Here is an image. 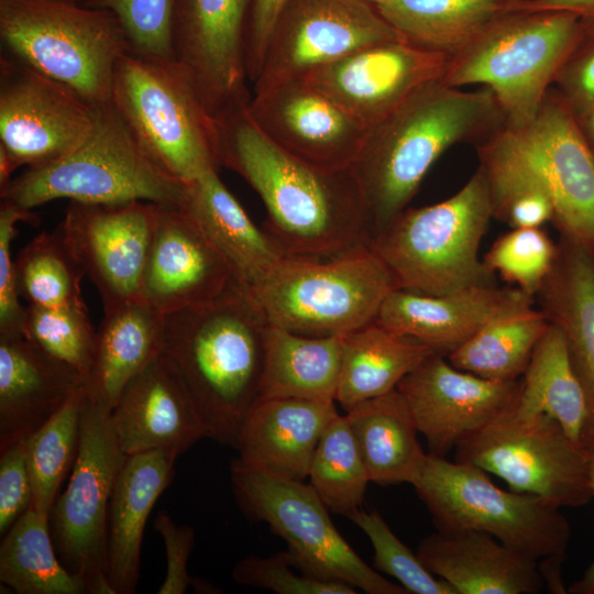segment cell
I'll return each instance as SVG.
<instances>
[{"instance_id":"obj_2","label":"cell","mask_w":594,"mask_h":594,"mask_svg":"<svg viewBox=\"0 0 594 594\" xmlns=\"http://www.w3.org/2000/svg\"><path fill=\"white\" fill-rule=\"evenodd\" d=\"M504 127L491 89L463 91L441 79L419 88L370 125L350 169L374 238L408 208L426 174L448 148L461 142L480 144Z\"/></svg>"},{"instance_id":"obj_9","label":"cell","mask_w":594,"mask_h":594,"mask_svg":"<svg viewBox=\"0 0 594 594\" xmlns=\"http://www.w3.org/2000/svg\"><path fill=\"white\" fill-rule=\"evenodd\" d=\"M396 288L381 257L362 246L333 257L287 255L250 293L270 326L332 337L374 322Z\"/></svg>"},{"instance_id":"obj_49","label":"cell","mask_w":594,"mask_h":594,"mask_svg":"<svg viewBox=\"0 0 594 594\" xmlns=\"http://www.w3.org/2000/svg\"><path fill=\"white\" fill-rule=\"evenodd\" d=\"M32 486L28 464L26 439L0 450V534L30 507Z\"/></svg>"},{"instance_id":"obj_58","label":"cell","mask_w":594,"mask_h":594,"mask_svg":"<svg viewBox=\"0 0 594 594\" xmlns=\"http://www.w3.org/2000/svg\"><path fill=\"white\" fill-rule=\"evenodd\" d=\"M362 1H365V2H369V3H372V4H376L377 2H380L382 0H362Z\"/></svg>"},{"instance_id":"obj_6","label":"cell","mask_w":594,"mask_h":594,"mask_svg":"<svg viewBox=\"0 0 594 594\" xmlns=\"http://www.w3.org/2000/svg\"><path fill=\"white\" fill-rule=\"evenodd\" d=\"M492 218L488 182L480 165L451 197L406 208L373 239L371 248L398 288L440 296L493 284L495 275L479 254Z\"/></svg>"},{"instance_id":"obj_3","label":"cell","mask_w":594,"mask_h":594,"mask_svg":"<svg viewBox=\"0 0 594 594\" xmlns=\"http://www.w3.org/2000/svg\"><path fill=\"white\" fill-rule=\"evenodd\" d=\"M267 327L256 300L237 280L207 304L165 315L163 354L208 438L234 449L260 398Z\"/></svg>"},{"instance_id":"obj_25","label":"cell","mask_w":594,"mask_h":594,"mask_svg":"<svg viewBox=\"0 0 594 594\" xmlns=\"http://www.w3.org/2000/svg\"><path fill=\"white\" fill-rule=\"evenodd\" d=\"M417 554L457 594H537L544 587L539 560L483 531H439Z\"/></svg>"},{"instance_id":"obj_59","label":"cell","mask_w":594,"mask_h":594,"mask_svg":"<svg viewBox=\"0 0 594 594\" xmlns=\"http://www.w3.org/2000/svg\"><path fill=\"white\" fill-rule=\"evenodd\" d=\"M72 1H76V2H80V3H85V2H87V1H89V0H72Z\"/></svg>"},{"instance_id":"obj_44","label":"cell","mask_w":594,"mask_h":594,"mask_svg":"<svg viewBox=\"0 0 594 594\" xmlns=\"http://www.w3.org/2000/svg\"><path fill=\"white\" fill-rule=\"evenodd\" d=\"M557 256V243L541 228H512L488 249L483 263L493 275L535 297L548 278Z\"/></svg>"},{"instance_id":"obj_52","label":"cell","mask_w":594,"mask_h":594,"mask_svg":"<svg viewBox=\"0 0 594 594\" xmlns=\"http://www.w3.org/2000/svg\"><path fill=\"white\" fill-rule=\"evenodd\" d=\"M287 0H251L246 31V69L253 82L260 74L275 21Z\"/></svg>"},{"instance_id":"obj_54","label":"cell","mask_w":594,"mask_h":594,"mask_svg":"<svg viewBox=\"0 0 594 594\" xmlns=\"http://www.w3.org/2000/svg\"><path fill=\"white\" fill-rule=\"evenodd\" d=\"M565 556H551L539 560V570L544 587L554 594L568 593L562 580V563Z\"/></svg>"},{"instance_id":"obj_7","label":"cell","mask_w":594,"mask_h":594,"mask_svg":"<svg viewBox=\"0 0 594 594\" xmlns=\"http://www.w3.org/2000/svg\"><path fill=\"white\" fill-rule=\"evenodd\" d=\"M110 102L148 157L174 179L189 185L221 166L217 120L176 58L129 51L117 64Z\"/></svg>"},{"instance_id":"obj_15","label":"cell","mask_w":594,"mask_h":594,"mask_svg":"<svg viewBox=\"0 0 594 594\" xmlns=\"http://www.w3.org/2000/svg\"><path fill=\"white\" fill-rule=\"evenodd\" d=\"M95 107L14 57L0 59V151L14 170L51 163L90 131Z\"/></svg>"},{"instance_id":"obj_41","label":"cell","mask_w":594,"mask_h":594,"mask_svg":"<svg viewBox=\"0 0 594 594\" xmlns=\"http://www.w3.org/2000/svg\"><path fill=\"white\" fill-rule=\"evenodd\" d=\"M86 399L80 386L54 416L26 439L32 486L30 507L41 513L51 514L59 486L73 469Z\"/></svg>"},{"instance_id":"obj_50","label":"cell","mask_w":594,"mask_h":594,"mask_svg":"<svg viewBox=\"0 0 594 594\" xmlns=\"http://www.w3.org/2000/svg\"><path fill=\"white\" fill-rule=\"evenodd\" d=\"M154 528L163 539L167 563L157 594H184L193 584L187 563L195 543L194 529L177 525L165 512L157 514Z\"/></svg>"},{"instance_id":"obj_53","label":"cell","mask_w":594,"mask_h":594,"mask_svg":"<svg viewBox=\"0 0 594 594\" xmlns=\"http://www.w3.org/2000/svg\"><path fill=\"white\" fill-rule=\"evenodd\" d=\"M513 10H559L568 11L583 19L594 20V0H532L510 3Z\"/></svg>"},{"instance_id":"obj_40","label":"cell","mask_w":594,"mask_h":594,"mask_svg":"<svg viewBox=\"0 0 594 594\" xmlns=\"http://www.w3.org/2000/svg\"><path fill=\"white\" fill-rule=\"evenodd\" d=\"M308 479L332 513L350 519L361 509L370 479L344 415L338 413L324 428Z\"/></svg>"},{"instance_id":"obj_31","label":"cell","mask_w":594,"mask_h":594,"mask_svg":"<svg viewBox=\"0 0 594 594\" xmlns=\"http://www.w3.org/2000/svg\"><path fill=\"white\" fill-rule=\"evenodd\" d=\"M537 297L564 336L594 422V253L560 237L553 267Z\"/></svg>"},{"instance_id":"obj_38","label":"cell","mask_w":594,"mask_h":594,"mask_svg":"<svg viewBox=\"0 0 594 594\" xmlns=\"http://www.w3.org/2000/svg\"><path fill=\"white\" fill-rule=\"evenodd\" d=\"M488 182L493 218L510 228H541L554 216L550 193L515 147L506 128L477 144Z\"/></svg>"},{"instance_id":"obj_36","label":"cell","mask_w":594,"mask_h":594,"mask_svg":"<svg viewBox=\"0 0 594 594\" xmlns=\"http://www.w3.org/2000/svg\"><path fill=\"white\" fill-rule=\"evenodd\" d=\"M506 0H382L375 8L407 42L453 57L496 19Z\"/></svg>"},{"instance_id":"obj_30","label":"cell","mask_w":594,"mask_h":594,"mask_svg":"<svg viewBox=\"0 0 594 594\" xmlns=\"http://www.w3.org/2000/svg\"><path fill=\"white\" fill-rule=\"evenodd\" d=\"M165 315L143 300L103 312L84 377L86 397L111 413L125 386L163 353Z\"/></svg>"},{"instance_id":"obj_27","label":"cell","mask_w":594,"mask_h":594,"mask_svg":"<svg viewBox=\"0 0 594 594\" xmlns=\"http://www.w3.org/2000/svg\"><path fill=\"white\" fill-rule=\"evenodd\" d=\"M82 383L22 336L0 337V450L32 436Z\"/></svg>"},{"instance_id":"obj_19","label":"cell","mask_w":594,"mask_h":594,"mask_svg":"<svg viewBox=\"0 0 594 594\" xmlns=\"http://www.w3.org/2000/svg\"><path fill=\"white\" fill-rule=\"evenodd\" d=\"M396 389L425 437L428 453L446 458L468 437L515 406L520 380H487L432 353Z\"/></svg>"},{"instance_id":"obj_20","label":"cell","mask_w":594,"mask_h":594,"mask_svg":"<svg viewBox=\"0 0 594 594\" xmlns=\"http://www.w3.org/2000/svg\"><path fill=\"white\" fill-rule=\"evenodd\" d=\"M246 111L290 155L319 168H350L369 127L304 78L252 94Z\"/></svg>"},{"instance_id":"obj_48","label":"cell","mask_w":594,"mask_h":594,"mask_svg":"<svg viewBox=\"0 0 594 594\" xmlns=\"http://www.w3.org/2000/svg\"><path fill=\"white\" fill-rule=\"evenodd\" d=\"M38 222L32 210L2 201L0 205V337L21 336L25 307L20 301L12 242L16 223Z\"/></svg>"},{"instance_id":"obj_16","label":"cell","mask_w":594,"mask_h":594,"mask_svg":"<svg viewBox=\"0 0 594 594\" xmlns=\"http://www.w3.org/2000/svg\"><path fill=\"white\" fill-rule=\"evenodd\" d=\"M155 219L152 202H69L56 230L98 290L103 312L141 300Z\"/></svg>"},{"instance_id":"obj_47","label":"cell","mask_w":594,"mask_h":594,"mask_svg":"<svg viewBox=\"0 0 594 594\" xmlns=\"http://www.w3.org/2000/svg\"><path fill=\"white\" fill-rule=\"evenodd\" d=\"M176 0H89L84 4L113 13L131 52L154 58L175 57L173 15Z\"/></svg>"},{"instance_id":"obj_39","label":"cell","mask_w":594,"mask_h":594,"mask_svg":"<svg viewBox=\"0 0 594 594\" xmlns=\"http://www.w3.org/2000/svg\"><path fill=\"white\" fill-rule=\"evenodd\" d=\"M549 320L531 306L494 319L447 356L457 369L493 381H518L526 372Z\"/></svg>"},{"instance_id":"obj_55","label":"cell","mask_w":594,"mask_h":594,"mask_svg":"<svg viewBox=\"0 0 594 594\" xmlns=\"http://www.w3.org/2000/svg\"><path fill=\"white\" fill-rule=\"evenodd\" d=\"M591 481L594 492V447L587 452ZM568 593L572 594H594V559L590 566L584 572L583 576L575 581L569 588Z\"/></svg>"},{"instance_id":"obj_34","label":"cell","mask_w":594,"mask_h":594,"mask_svg":"<svg viewBox=\"0 0 594 594\" xmlns=\"http://www.w3.org/2000/svg\"><path fill=\"white\" fill-rule=\"evenodd\" d=\"M342 358L336 403L344 411L397 388L433 352L375 321L341 336Z\"/></svg>"},{"instance_id":"obj_45","label":"cell","mask_w":594,"mask_h":594,"mask_svg":"<svg viewBox=\"0 0 594 594\" xmlns=\"http://www.w3.org/2000/svg\"><path fill=\"white\" fill-rule=\"evenodd\" d=\"M350 520L370 539L374 569L394 578L408 594H457L448 582L431 573L418 554L399 540L377 510L361 508Z\"/></svg>"},{"instance_id":"obj_12","label":"cell","mask_w":594,"mask_h":594,"mask_svg":"<svg viewBox=\"0 0 594 594\" xmlns=\"http://www.w3.org/2000/svg\"><path fill=\"white\" fill-rule=\"evenodd\" d=\"M231 484L241 510L267 524L320 575L369 594H408L360 558L339 534L310 484L275 477L238 460L231 465Z\"/></svg>"},{"instance_id":"obj_23","label":"cell","mask_w":594,"mask_h":594,"mask_svg":"<svg viewBox=\"0 0 594 594\" xmlns=\"http://www.w3.org/2000/svg\"><path fill=\"white\" fill-rule=\"evenodd\" d=\"M531 305L532 297L495 283L440 296L396 288L385 298L375 322L448 356L494 319Z\"/></svg>"},{"instance_id":"obj_28","label":"cell","mask_w":594,"mask_h":594,"mask_svg":"<svg viewBox=\"0 0 594 594\" xmlns=\"http://www.w3.org/2000/svg\"><path fill=\"white\" fill-rule=\"evenodd\" d=\"M230 265L234 279L257 287L287 256L279 244L250 219L243 207L211 170L187 185L182 205Z\"/></svg>"},{"instance_id":"obj_4","label":"cell","mask_w":594,"mask_h":594,"mask_svg":"<svg viewBox=\"0 0 594 594\" xmlns=\"http://www.w3.org/2000/svg\"><path fill=\"white\" fill-rule=\"evenodd\" d=\"M582 40V19L572 12L512 9L449 59L441 80L457 88L487 87L505 127L518 131L536 119L550 85Z\"/></svg>"},{"instance_id":"obj_43","label":"cell","mask_w":594,"mask_h":594,"mask_svg":"<svg viewBox=\"0 0 594 594\" xmlns=\"http://www.w3.org/2000/svg\"><path fill=\"white\" fill-rule=\"evenodd\" d=\"M96 333L86 306H25L21 336L84 377L94 356Z\"/></svg>"},{"instance_id":"obj_51","label":"cell","mask_w":594,"mask_h":594,"mask_svg":"<svg viewBox=\"0 0 594 594\" xmlns=\"http://www.w3.org/2000/svg\"><path fill=\"white\" fill-rule=\"evenodd\" d=\"M579 45L556 78L559 94L576 117L594 107V38L583 47Z\"/></svg>"},{"instance_id":"obj_29","label":"cell","mask_w":594,"mask_h":594,"mask_svg":"<svg viewBox=\"0 0 594 594\" xmlns=\"http://www.w3.org/2000/svg\"><path fill=\"white\" fill-rule=\"evenodd\" d=\"M176 459L162 450L141 452L127 455L119 470L108 513V576L116 594L135 592L145 525Z\"/></svg>"},{"instance_id":"obj_22","label":"cell","mask_w":594,"mask_h":594,"mask_svg":"<svg viewBox=\"0 0 594 594\" xmlns=\"http://www.w3.org/2000/svg\"><path fill=\"white\" fill-rule=\"evenodd\" d=\"M233 282L226 258L186 211L156 205L141 300L167 315L207 304Z\"/></svg>"},{"instance_id":"obj_56","label":"cell","mask_w":594,"mask_h":594,"mask_svg":"<svg viewBox=\"0 0 594 594\" xmlns=\"http://www.w3.org/2000/svg\"><path fill=\"white\" fill-rule=\"evenodd\" d=\"M583 117L586 119L587 128H590V132L594 140V107L583 114Z\"/></svg>"},{"instance_id":"obj_57","label":"cell","mask_w":594,"mask_h":594,"mask_svg":"<svg viewBox=\"0 0 594 594\" xmlns=\"http://www.w3.org/2000/svg\"><path fill=\"white\" fill-rule=\"evenodd\" d=\"M510 3H520V2H528V1H532V0H506Z\"/></svg>"},{"instance_id":"obj_37","label":"cell","mask_w":594,"mask_h":594,"mask_svg":"<svg viewBox=\"0 0 594 594\" xmlns=\"http://www.w3.org/2000/svg\"><path fill=\"white\" fill-rule=\"evenodd\" d=\"M50 515L32 507L4 534L0 581L19 594H88L82 576L57 560L48 534Z\"/></svg>"},{"instance_id":"obj_26","label":"cell","mask_w":594,"mask_h":594,"mask_svg":"<svg viewBox=\"0 0 594 594\" xmlns=\"http://www.w3.org/2000/svg\"><path fill=\"white\" fill-rule=\"evenodd\" d=\"M337 414L334 400L260 399L239 435L237 460L275 477L304 482L319 439Z\"/></svg>"},{"instance_id":"obj_33","label":"cell","mask_w":594,"mask_h":594,"mask_svg":"<svg viewBox=\"0 0 594 594\" xmlns=\"http://www.w3.org/2000/svg\"><path fill=\"white\" fill-rule=\"evenodd\" d=\"M514 409L525 416L554 419L586 453L594 447V422L585 394L572 367L564 336L551 322L520 378Z\"/></svg>"},{"instance_id":"obj_10","label":"cell","mask_w":594,"mask_h":594,"mask_svg":"<svg viewBox=\"0 0 594 594\" xmlns=\"http://www.w3.org/2000/svg\"><path fill=\"white\" fill-rule=\"evenodd\" d=\"M439 531H483L537 560L565 556L571 528L544 499L497 487L484 470L429 454L413 484Z\"/></svg>"},{"instance_id":"obj_42","label":"cell","mask_w":594,"mask_h":594,"mask_svg":"<svg viewBox=\"0 0 594 594\" xmlns=\"http://www.w3.org/2000/svg\"><path fill=\"white\" fill-rule=\"evenodd\" d=\"M14 263L19 295L28 305L86 306L80 287L85 274L56 229L33 238Z\"/></svg>"},{"instance_id":"obj_35","label":"cell","mask_w":594,"mask_h":594,"mask_svg":"<svg viewBox=\"0 0 594 594\" xmlns=\"http://www.w3.org/2000/svg\"><path fill=\"white\" fill-rule=\"evenodd\" d=\"M341 358V336L308 337L268 324L258 400L336 402Z\"/></svg>"},{"instance_id":"obj_5","label":"cell","mask_w":594,"mask_h":594,"mask_svg":"<svg viewBox=\"0 0 594 594\" xmlns=\"http://www.w3.org/2000/svg\"><path fill=\"white\" fill-rule=\"evenodd\" d=\"M186 188L148 157L109 102L95 107L92 127L76 147L51 163L29 167L0 188V198L29 210L57 199L180 206Z\"/></svg>"},{"instance_id":"obj_18","label":"cell","mask_w":594,"mask_h":594,"mask_svg":"<svg viewBox=\"0 0 594 594\" xmlns=\"http://www.w3.org/2000/svg\"><path fill=\"white\" fill-rule=\"evenodd\" d=\"M251 0H176L173 44L217 120L246 107V31Z\"/></svg>"},{"instance_id":"obj_8","label":"cell","mask_w":594,"mask_h":594,"mask_svg":"<svg viewBox=\"0 0 594 594\" xmlns=\"http://www.w3.org/2000/svg\"><path fill=\"white\" fill-rule=\"evenodd\" d=\"M0 38L11 57L92 107L110 102L117 64L131 51L113 13L72 0H0Z\"/></svg>"},{"instance_id":"obj_11","label":"cell","mask_w":594,"mask_h":594,"mask_svg":"<svg viewBox=\"0 0 594 594\" xmlns=\"http://www.w3.org/2000/svg\"><path fill=\"white\" fill-rule=\"evenodd\" d=\"M514 407L462 441L454 449V460L558 508L590 503L594 492L587 453L554 419L520 415Z\"/></svg>"},{"instance_id":"obj_1","label":"cell","mask_w":594,"mask_h":594,"mask_svg":"<svg viewBox=\"0 0 594 594\" xmlns=\"http://www.w3.org/2000/svg\"><path fill=\"white\" fill-rule=\"evenodd\" d=\"M221 166L238 173L260 196L263 229L287 255L333 257L371 246L374 230L350 168L310 165L271 141L246 107L219 119Z\"/></svg>"},{"instance_id":"obj_14","label":"cell","mask_w":594,"mask_h":594,"mask_svg":"<svg viewBox=\"0 0 594 594\" xmlns=\"http://www.w3.org/2000/svg\"><path fill=\"white\" fill-rule=\"evenodd\" d=\"M403 38L374 4L362 0H287L266 47L253 94L366 46Z\"/></svg>"},{"instance_id":"obj_32","label":"cell","mask_w":594,"mask_h":594,"mask_svg":"<svg viewBox=\"0 0 594 594\" xmlns=\"http://www.w3.org/2000/svg\"><path fill=\"white\" fill-rule=\"evenodd\" d=\"M344 416L370 482L382 486L415 483L428 453L419 444V432L397 389L360 403Z\"/></svg>"},{"instance_id":"obj_21","label":"cell","mask_w":594,"mask_h":594,"mask_svg":"<svg viewBox=\"0 0 594 594\" xmlns=\"http://www.w3.org/2000/svg\"><path fill=\"white\" fill-rule=\"evenodd\" d=\"M449 59L399 38L355 51L304 79L370 127L419 88L442 79Z\"/></svg>"},{"instance_id":"obj_13","label":"cell","mask_w":594,"mask_h":594,"mask_svg":"<svg viewBox=\"0 0 594 594\" xmlns=\"http://www.w3.org/2000/svg\"><path fill=\"white\" fill-rule=\"evenodd\" d=\"M125 457L117 441L110 413L87 398L69 481L52 510L63 559L72 572L85 579L88 594L109 580V504Z\"/></svg>"},{"instance_id":"obj_46","label":"cell","mask_w":594,"mask_h":594,"mask_svg":"<svg viewBox=\"0 0 594 594\" xmlns=\"http://www.w3.org/2000/svg\"><path fill=\"white\" fill-rule=\"evenodd\" d=\"M232 578L239 584L277 594L358 593L350 584L320 575L289 549L268 557L248 556L234 565Z\"/></svg>"},{"instance_id":"obj_17","label":"cell","mask_w":594,"mask_h":594,"mask_svg":"<svg viewBox=\"0 0 594 594\" xmlns=\"http://www.w3.org/2000/svg\"><path fill=\"white\" fill-rule=\"evenodd\" d=\"M506 130L550 193L560 235L594 253V151L571 107L549 89L529 125Z\"/></svg>"},{"instance_id":"obj_24","label":"cell","mask_w":594,"mask_h":594,"mask_svg":"<svg viewBox=\"0 0 594 594\" xmlns=\"http://www.w3.org/2000/svg\"><path fill=\"white\" fill-rule=\"evenodd\" d=\"M110 419L125 455L162 450L178 457L208 438L184 383L163 353L125 386Z\"/></svg>"}]
</instances>
